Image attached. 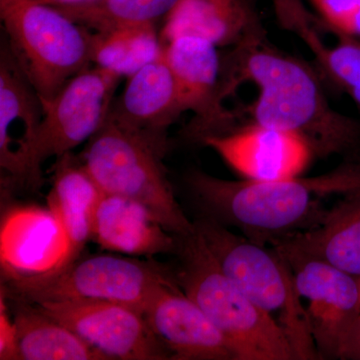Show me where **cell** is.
I'll return each mask as SVG.
<instances>
[{
  "mask_svg": "<svg viewBox=\"0 0 360 360\" xmlns=\"http://www.w3.org/2000/svg\"><path fill=\"white\" fill-rule=\"evenodd\" d=\"M245 82L257 89L248 108L251 122L300 135L315 158L359 160L360 122L336 110L319 73L269 44L265 30L222 56L224 101Z\"/></svg>",
  "mask_w": 360,
  "mask_h": 360,
  "instance_id": "cell-1",
  "label": "cell"
},
{
  "mask_svg": "<svg viewBox=\"0 0 360 360\" xmlns=\"http://www.w3.org/2000/svg\"><path fill=\"white\" fill-rule=\"evenodd\" d=\"M187 187L200 217L233 226L258 245L274 246L321 224V198L360 188V160L316 176L257 181L227 180L193 170Z\"/></svg>",
  "mask_w": 360,
  "mask_h": 360,
  "instance_id": "cell-2",
  "label": "cell"
},
{
  "mask_svg": "<svg viewBox=\"0 0 360 360\" xmlns=\"http://www.w3.org/2000/svg\"><path fill=\"white\" fill-rule=\"evenodd\" d=\"M194 225L222 271L283 329L295 360L319 359L305 304L285 257L274 246L253 243L214 220L200 217Z\"/></svg>",
  "mask_w": 360,
  "mask_h": 360,
  "instance_id": "cell-3",
  "label": "cell"
},
{
  "mask_svg": "<svg viewBox=\"0 0 360 360\" xmlns=\"http://www.w3.org/2000/svg\"><path fill=\"white\" fill-rule=\"evenodd\" d=\"M175 278L224 335L236 360H295L283 329L222 271L198 231L179 238Z\"/></svg>",
  "mask_w": 360,
  "mask_h": 360,
  "instance_id": "cell-4",
  "label": "cell"
},
{
  "mask_svg": "<svg viewBox=\"0 0 360 360\" xmlns=\"http://www.w3.org/2000/svg\"><path fill=\"white\" fill-rule=\"evenodd\" d=\"M4 276V290L13 300L34 304L101 300L129 305L142 314L162 286L176 281L174 274L155 262L115 255H82L59 269Z\"/></svg>",
  "mask_w": 360,
  "mask_h": 360,
  "instance_id": "cell-5",
  "label": "cell"
},
{
  "mask_svg": "<svg viewBox=\"0 0 360 360\" xmlns=\"http://www.w3.org/2000/svg\"><path fill=\"white\" fill-rule=\"evenodd\" d=\"M0 20L14 58L42 103L91 65L92 32L37 0H0Z\"/></svg>",
  "mask_w": 360,
  "mask_h": 360,
  "instance_id": "cell-6",
  "label": "cell"
},
{
  "mask_svg": "<svg viewBox=\"0 0 360 360\" xmlns=\"http://www.w3.org/2000/svg\"><path fill=\"white\" fill-rule=\"evenodd\" d=\"M104 194L123 196L148 208L165 229L179 238L195 231L175 198L163 156L139 137L106 120L80 155Z\"/></svg>",
  "mask_w": 360,
  "mask_h": 360,
  "instance_id": "cell-7",
  "label": "cell"
},
{
  "mask_svg": "<svg viewBox=\"0 0 360 360\" xmlns=\"http://www.w3.org/2000/svg\"><path fill=\"white\" fill-rule=\"evenodd\" d=\"M122 78L110 71L89 65L63 84L44 104L30 156L32 189L42 184V163L70 153L99 131L106 120Z\"/></svg>",
  "mask_w": 360,
  "mask_h": 360,
  "instance_id": "cell-8",
  "label": "cell"
},
{
  "mask_svg": "<svg viewBox=\"0 0 360 360\" xmlns=\"http://www.w3.org/2000/svg\"><path fill=\"white\" fill-rule=\"evenodd\" d=\"M286 260L304 302L319 359H355L360 333V279L314 258Z\"/></svg>",
  "mask_w": 360,
  "mask_h": 360,
  "instance_id": "cell-9",
  "label": "cell"
},
{
  "mask_svg": "<svg viewBox=\"0 0 360 360\" xmlns=\"http://www.w3.org/2000/svg\"><path fill=\"white\" fill-rule=\"evenodd\" d=\"M163 45L182 110L194 115L184 129L187 141L201 142L236 129V113L225 108L222 97L219 47L193 35L174 37Z\"/></svg>",
  "mask_w": 360,
  "mask_h": 360,
  "instance_id": "cell-10",
  "label": "cell"
},
{
  "mask_svg": "<svg viewBox=\"0 0 360 360\" xmlns=\"http://www.w3.org/2000/svg\"><path fill=\"white\" fill-rule=\"evenodd\" d=\"M35 304L70 328L106 359H170L144 314L129 305L101 300H61Z\"/></svg>",
  "mask_w": 360,
  "mask_h": 360,
  "instance_id": "cell-11",
  "label": "cell"
},
{
  "mask_svg": "<svg viewBox=\"0 0 360 360\" xmlns=\"http://www.w3.org/2000/svg\"><path fill=\"white\" fill-rule=\"evenodd\" d=\"M200 143L243 179L257 181L300 176L315 158L300 135L257 122L210 135Z\"/></svg>",
  "mask_w": 360,
  "mask_h": 360,
  "instance_id": "cell-12",
  "label": "cell"
},
{
  "mask_svg": "<svg viewBox=\"0 0 360 360\" xmlns=\"http://www.w3.org/2000/svg\"><path fill=\"white\" fill-rule=\"evenodd\" d=\"M44 104L6 39L0 51V167L6 186L32 188L30 156Z\"/></svg>",
  "mask_w": 360,
  "mask_h": 360,
  "instance_id": "cell-13",
  "label": "cell"
},
{
  "mask_svg": "<svg viewBox=\"0 0 360 360\" xmlns=\"http://www.w3.org/2000/svg\"><path fill=\"white\" fill-rule=\"evenodd\" d=\"M165 51L127 78L111 105L108 122L139 137L165 158L168 129L184 115Z\"/></svg>",
  "mask_w": 360,
  "mask_h": 360,
  "instance_id": "cell-14",
  "label": "cell"
},
{
  "mask_svg": "<svg viewBox=\"0 0 360 360\" xmlns=\"http://www.w3.org/2000/svg\"><path fill=\"white\" fill-rule=\"evenodd\" d=\"M143 314L170 359L236 360L229 341L177 281L162 286Z\"/></svg>",
  "mask_w": 360,
  "mask_h": 360,
  "instance_id": "cell-15",
  "label": "cell"
},
{
  "mask_svg": "<svg viewBox=\"0 0 360 360\" xmlns=\"http://www.w3.org/2000/svg\"><path fill=\"white\" fill-rule=\"evenodd\" d=\"M281 25L302 40L319 75L360 104V40L338 32L300 0H271Z\"/></svg>",
  "mask_w": 360,
  "mask_h": 360,
  "instance_id": "cell-16",
  "label": "cell"
},
{
  "mask_svg": "<svg viewBox=\"0 0 360 360\" xmlns=\"http://www.w3.org/2000/svg\"><path fill=\"white\" fill-rule=\"evenodd\" d=\"M91 241L110 252L153 257L176 253L179 238L146 206L123 196L103 194L92 224Z\"/></svg>",
  "mask_w": 360,
  "mask_h": 360,
  "instance_id": "cell-17",
  "label": "cell"
},
{
  "mask_svg": "<svg viewBox=\"0 0 360 360\" xmlns=\"http://www.w3.org/2000/svg\"><path fill=\"white\" fill-rule=\"evenodd\" d=\"M103 194L80 158L71 153L56 158L47 205L60 226L66 250L63 262L54 269L82 257L91 241L94 213Z\"/></svg>",
  "mask_w": 360,
  "mask_h": 360,
  "instance_id": "cell-18",
  "label": "cell"
},
{
  "mask_svg": "<svg viewBox=\"0 0 360 360\" xmlns=\"http://www.w3.org/2000/svg\"><path fill=\"white\" fill-rule=\"evenodd\" d=\"M342 196L317 226L274 248L286 259L314 258L360 279V188Z\"/></svg>",
  "mask_w": 360,
  "mask_h": 360,
  "instance_id": "cell-19",
  "label": "cell"
},
{
  "mask_svg": "<svg viewBox=\"0 0 360 360\" xmlns=\"http://www.w3.org/2000/svg\"><path fill=\"white\" fill-rule=\"evenodd\" d=\"M264 32L250 0H179L163 20L162 44L193 35L217 47H233Z\"/></svg>",
  "mask_w": 360,
  "mask_h": 360,
  "instance_id": "cell-20",
  "label": "cell"
},
{
  "mask_svg": "<svg viewBox=\"0 0 360 360\" xmlns=\"http://www.w3.org/2000/svg\"><path fill=\"white\" fill-rule=\"evenodd\" d=\"M11 300H14L16 360H108L37 304Z\"/></svg>",
  "mask_w": 360,
  "mask_h": 360,
  "instance_id": "cell-21",
  "label": "cell"
},
{
  "mask_svg": "<svg viewBox=\"0 0 360 360\" xmlns=\"http://www.w3.org/2000/svg\"><path fill=\"white\" fill-rule=\"evenodd\" d=\"M165 51L155 25L123 26L92 32L91 65L129 78Z\"/></svg>",
  "mask_w": 360,
  "mask_h": 360,
  "instance_id": "cell-22",
  "label": "cell"
},
{
  "mask_svg": "<svg viewBox=\"0 0 360 360\" xmlns=\"http://www.w3.org/2000/svg\"><path fill=\"white\" fill-rule=\"evenodd\" d=\"M179 0H94L80 6L56 7L92 32L123 26L156 25L165 20Z\"/></svg>",
  "mask_w": 360,
  "mask_h": 360,
  "instance_id": "cell-23",
  "label": "cell"
},
{
  "mask_svg": "<svg viewBox=\"0 0 360 360\" xmlns=\"http://www.w3.org/2000/svg\"><path fill=\"white\" fill-rule=\"evenodd\" d=\"M315 14L338 32L360 40V0H307Z\"/></svg>",
  "mask_w": 360,
  "mask_h": 360,
  "instance_id": "cell-24",
  "label": "cell"
},
{
  "mask_svg": "<svg viewBox=\"0 0 360 360\" xmlns=\"http://www.w3.org/2000/svg\"><path fill=\"white\" fill-rule=\"evenodd\" d=\"M0 359L16 360V328L13 314L7 307V295L4 288L0 296Z\"/></svg>",
  "mask_w": 360,
  "mask_h": 360,
  "instance_id": "cell-25",
  "label": "cell"
},
{
  "mask_svg": "<svg viewBox=\"0 0 360 360\" xmlns=\"http://www.w3.org/2000/svg\"><path fill=\"white\" fill-rule=\"evenodd\" d=\"M37 1L52 7H65L80 6V4H89L94 0H37Z\"/></svg>",
  "mask_w": 360,
  "mask_h": 360,
  "instance_id": "cell-26",
  "label": "cell"
},
{
  "mask_svg": "<svg viewBox=\"0 0 360 360\" xmlns=\"http://www.w3.org/2000/svg\"><path fill=\"white\" fill-rule=\"evenodd\" d=\"M355 359H360V333L359 340H357L356 352H355Z\"/></svg>",
  "mask_w": 360,
  "mask_h": 360,
  "instance_id": "cell-27",
  "label": "cell"
}]
</instances>
